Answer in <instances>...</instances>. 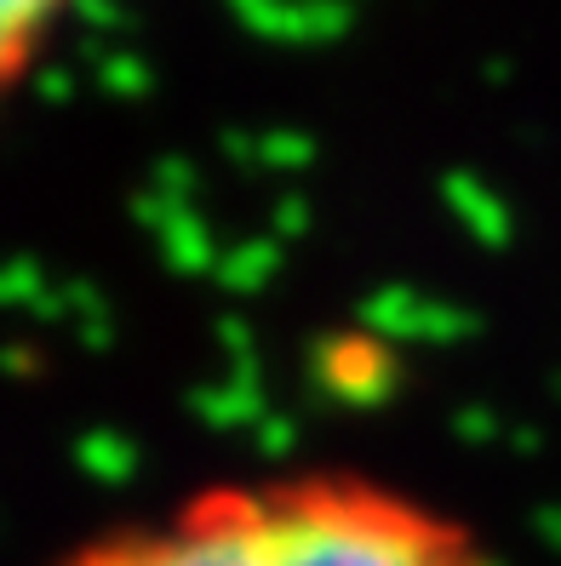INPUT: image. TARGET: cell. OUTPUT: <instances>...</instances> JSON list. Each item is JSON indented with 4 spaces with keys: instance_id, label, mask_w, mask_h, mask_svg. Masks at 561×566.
I'll use <instances>...</instances> for the list:
<instances>
[{
    "instance_id": "1",
    "label": "cell",
    "mask_w": 561,
    "mask_h": 566,
    "mask_svg": "<svg viewBox=\"0 0 561 566\" xmlns=\"http://www.w3.org/2000/svg\"><path fill=\"white\" fill-rule=\"evenodd\" d=\"M52 566H499L481 532L402 481L344 463L224 475L81 538Z\"/></svg>"
},
{
    "instance_id": "2",
    "label": "cell",
    "mask_w": 561,
    "mask_h": 566,
    "mask_svg": "<svg viewBox=\"0 0 561 566\" xmlns=\"http://www.w3.org/2000/svg\"><path fill=\"white\" fill-rule=\"evenodd\" d=\"M75 0H0V86H12Z\"/></svg>"
}]
</instances>
